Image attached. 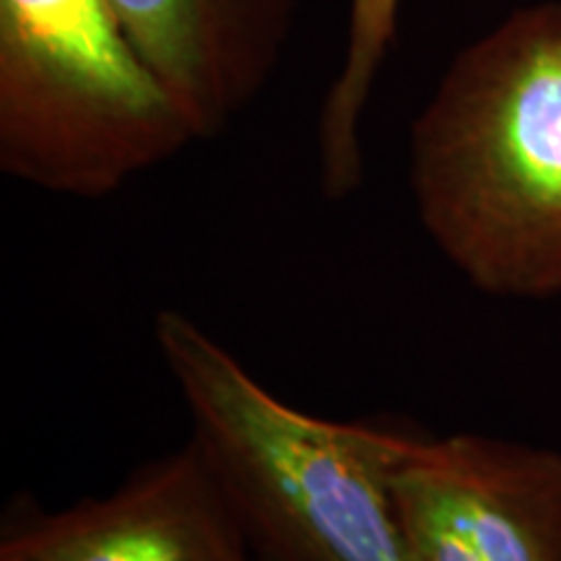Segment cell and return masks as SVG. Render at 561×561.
<instances>
[{
  "instance_id": "6da1fadb",
  "label": "cell",
  "mask_w": 561,
  "mask_h": 561,
  "mask_svg": "<svg viewBox=\"0 0 561 561\" xmlns=\"http://www.w3.org/2000/svg\"><path fill=\"white\" fill-rule=\"evenodd\" d=\"M409 182L473 289L561 297V0L520 5L455 55L411 125Z\"/></svg>"
},
{
  "instance_id": "7a4b0ae2",
  "label": "cell",
  "mask_w": 561,
  "mask_h": 561,
  "mask_svg": "<svg viewBox=\"0 0 561 561\" xmlns=\"http://www.w3.org/2000/svg\"><path fill=\"white\" fill-rule=\"evenodd\" d=\"M153 341L257 557L413 561L382 473L380 421L294 409L180 310L157 312Z\"/></svg>"
},
{
  "instance_id": "3957f363",
  "label": "cell",
  "mask_w": 561,
  "mask_h": 561,
  "mask_svg": "<svg viewBox=\"0 0 561 561\" xmlns=\"http://www.w3.org/2000/svg\"><path fill=\"white\" fill-rule=\"evenodd\" d=\"M195 140L107 0H0V172L91 201Z\"/></svg>"
},
{
  "instance_id": "277c9868",
  "label": "cell",
  "mask_w": 561,
  "mask_h": 561,
  "mask_svg": "<svg viewBox=\"0 0 561 561\" xmlns=\"http://www.w3.org/2000/svg\"><path fill=\"white\" fill-rule=\"evenodd\" d=\"M413 561H561V450L380 421Z\"/></svg>"
},
{
  "instance_id": "5b68a950",
  "label": "cell",
  "mask_w": 561,
  "mask_h": 561,
  "mask_svg": "<svg viewBox=\"0 0 561 561\" xmlns=\"http://www.w3.org/2000/svg\"><path fill=\"white\" fill-rule=\"evenodd\" d=\"M0 551L32 561H257L240 510L193 437L107 496L53 512L16 502Z\"/></svg>"
},
{
  "instance_id": "8992f818",
  "label": "cell",
  "mask_w": 561,
  "mask_h": 561,
  "mask_svg": "<svg viewBox=\"0 0 561 561\" xmlns=\"http://www.w3.org/2000/svg\"><path fill=\"white\" fill-rule=\"evenodd\" d=\"M198 138L250 107L280 66L301 0H107Z\"/></svg>"
},
{
  "instance_id": "52a82bcc",
  "label": "cell",
  "mask_w": 561,
  "mask_h": 561,
  "mask_svg": "<svg viewBox=\"0 0 561 561\" xmlns=\"http://www.w3.org/2000/svg\"><path fill=\"white\" fill-rule=\"evenodd\" d=\"M401 0H351L341 68L318 117V174L328 201H346L364 182L362 123L377 76L390 58Z\"/></svg>"
},
{
  "instance_id": "ba28073f",
  "label": "cell",
  "mask_w": 561,
  "mask_h": 561,
  "mask_svg": "<svg viewBox=\"0 0 561 561\" xmlns=\"http://www.w3.org/2000/svg\"><path fill=\"white\" fill-rule=\"evenodd\" d=\"M0 561H32V559L21 557V553H13V551H0Z\"/></svg>"
},
{
  "instance_id": "9c48e42d",
  "label": "cell",
  "mask_w": 561,
  "mask_h": 561,
  "mask_svg": "<svg viewBox=\"0 0 561 561\" xmlns=\"http://www.w3.org/2000/svg\"><path fill=\"white\" fill-rule=\"evenodd\" d=\"M257 561H278V559H271V557H257Z\"/></svg>"
}]
</instances>
